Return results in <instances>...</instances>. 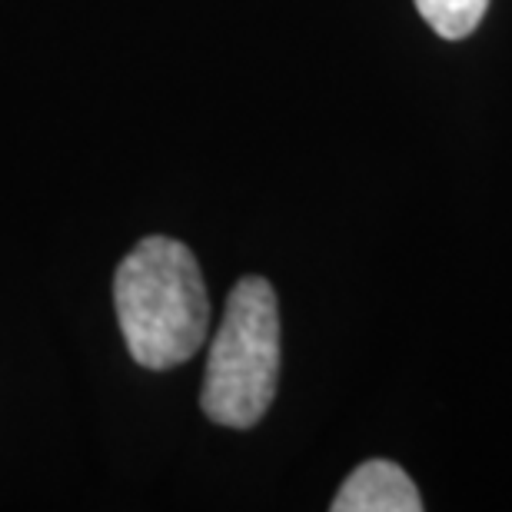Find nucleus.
<instances>
[{
	"label": "nucleus",
	"instance_id": "7ed1b4c3",
	"mask_svg": "<svg viewBox=\"0 0 512 512\" xmlns=\"http://www.w3.org/2000/svg\"><path fill=\"white\" fill-rule=\"evenodd\" d=\"M333 512H419L423 499L403 469L389 459L356 466L330 503Z\"/></svg>",
	"mask_w": 512,
	"mask_h": 512
},
{
	"label": "nucleus",
	"instance_id": "f03ea898",
	"mask_svg": "<svg viewBox=\"0 0 512 512\" xmlns=\"http://www.w3.org/2000/svg\"><path fill=\"white\" fill-rule=\"evenodd\" d=\"M280 376V310L273 286L247 276L233 286L220 330L213 336L203 413L230 429H250L266 416Z\"/></svg>",
	"mask_w": 512,
	"mask_h": 512
},
{
	"label": "nucleus",
	"instance_id": "f257e3e1",
	"mask_svg": "<svg viewBox=\"0 0 512 512\" xmlns=\"http://www.w3.org/2000/svg\"><path fill=\"white\" fill-rule=\"evenodd\" d=\"M114 303L127 353L147 370H173L207 340V283L180 240H140L117 266Z\"/></svg>",
	"mask_w": 512,
	"mask_h": 512
},
{
	"label": "nucleus",
	"instance_id": "20e7f679",
	"mask_svg": "<svg viewBox=\"0 0 512 512\" xmlns=\"http://www.w3.org/2000/svg\"><path fill=\"white\" fill-rule=\"evenodd\" d=\"M489 0H416L423 20L446 40H463L486 17Z\"/></svg>",
	"mask_w": 512,
	"mask_h": 512
}]
</instances>
